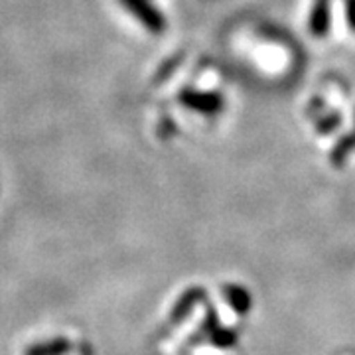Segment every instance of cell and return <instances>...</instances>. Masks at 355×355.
<instances>
[{"mask_svg": "<svg viewBox=\"0 0 355 355\" xmlns=\"http://www.w3.org/2000/svg\"><path fill=\"white\" fill-rule=\"evenodd\" d=\"M336 355H355V352H342V354H336Z\"/></svg>", "mask_w": 355, "mask_h": 355, "instance_id": "3957f363", "label": "cell"}, {"mask_svg": "<svg viewBox=\"0 0 355 355\" xmlns=\"http://www.w3.org/2000/svg\"><path fill=\"white\" fill-rule=\"evenodd\" d=\"M253 308L243 282H190L164 304L153 355H243Z\"/></svg>", "mask_w": 355, "mask_h": 355, "instance_id": "6da1fadb", "label": "cell"}, {"mask_svg": "<svg viewBox=\"0 0 355 355\" xmlns=\"http://www.w3.org/2000/svg\"><path fill=\"white\" fill-rule=\"evenodd\" d=\"M20 355H95L89 340L76 330H48L22 345Z\"/></svg>", "mask_w": 355, "mask_h": 355, "instance_id": "7a4b0ae2", "label": "cell"}]
</instances>
